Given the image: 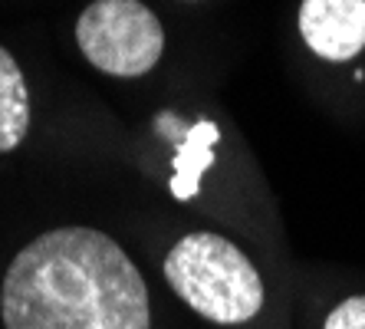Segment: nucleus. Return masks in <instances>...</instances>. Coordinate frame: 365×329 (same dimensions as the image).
Masks as SVG:
<instances>
[{
	"instance_id": "obj_5",
	"label": "nucleus",
	"mask_w": 365,
	"mask_h": 329,
	"mask_svg": "<svg viewBox=\"0 0 365 329\" xmlns=\"http://www.w3.org/2000/svg\"><path fill=\"white\" fill-rule=\"evenodd\" d=\"M30 128V99L17 59L0 46V152H10L24 142Z\"/></svg>"
},
{
	"instance_id": "obj_3",
	"label": "nucleus",
	"mask_w": 365,
	"mask_h": 329,
	"mask_svg": "<svg viewBox=\"0 0 365 329\" xmlns=\"http://www.w3.org/2000/svg\"><path fill=\"white\" fill-rule=\"evenodd\" d=\"M83 56L109 76H145L165 50V30L138 0H93L76 20Z\"/></svg>"
},
{
	"instance_id": "obj_1",
	"label": "nucleus",
	"mask_w": 365,
	"mask_h": 329,
	"mask_svg": "<svg viewBox=\"0 0 365 329\" xmlns=\"http://www.w3.org/2000/svg\"><path fill=\"white\" fill-rule=\"evenodd\" d=\"M0 313L7 329H148V287L112 237L89 228L40 234L14 257Z\"/></svg>"
},
{
	"instance_id": "obj_4",
	"label": "nucleus",
	"mask_w": 365,
	"mask_h": 329,
	"mask_svg": "<svg viewBox=\"0 0 365 329\" xmlns=\"http://www.w3.org/2000/svg\"><path fill=\"white\" fill-rule=\"evenodd\" d=\"M299 34L323 59H352L365 50V0H303Z\"/></svg>"
},
{
	"instance_id": "obj_2",
	"label": "nucleus",
	"mask_w": 365,
	"mask_h": 329,
	"mask_svg": "<svg viewBox=\"0 0 365 329\" xmlns=\"http://www.w3.org/2000/svg\"><path fill=\"white\" fill-rule=\"evenodd\" d=\"M165 280L197 316L211 323H247L264 306V283L254 263L221 234H187L165 257Z\"/></svg>"
},
{
	"instance_id": "obj_6",
	"label": "nucleus",
	"mask_w": 365,
	"mask_h": 329,
	"mask_svg": "<svg viewBox=\"0 0 365 329\" xmlns=\"http://www.w3.org/2000/svg\"><path fill=\"white\" fill-rule=\"evenodd\" d=\"M323 329H365V296H349L326 316Z\"/></svg>"
}]
</instances>
